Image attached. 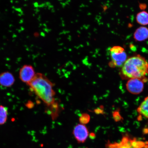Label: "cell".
I'll list each match as a JSON object with an SVG mask.
<instances>
[{
	"instance_id": "ba28073f",
	"label": "cell",
	"mask_w": 148,
	"mask_h": 148,
	"mask_svg": "<svg viewBox=\"0 0 148 148\" xmlns=\"http://www.w3.org/2000/svg\"><path fill=\"white\" fill-rule=\"evenodd\" d=\"M134 38L137 41H142L148 38V29L145 27H140L134 33Z\"/></svg>"
},
{
	"instance_id": "5b68a950",
	"label": "cell",
	"mask_w": 148,
	"mask_h": 148,
	"mask_svg": "<svg viewBox=\"0 0 148 148\" xmlns=\"http://www.w3.org/2000/svg\"><path fill=\"white\" fill-rule=\"evenodd\" d=\"M127 90L130 93L138 94L143 91L144 84L141 79H131L127 81L126 84Z\"/></svg>"
},
{
	"instance_id": "8fae6325",
	"label": "cell",
	"mask_w": 148,
	"mask_h": 148,
	"mask_svg": "<svg viewBox=\"0 0 148 148\" xmlns=\"http://www.w3.org/2000/svg\"><path fill=\"white\" fill-rule=\"evenodd\" d=\"M8 114V108L2 105H0V125L4 124L6 122Z\"/></svg>"
},
{
	"instance_id": "6da1fadb",
	"label": "cell",
	"mask_w": 148,
	"mask_h": 148,
	"mask_svg": "<svg viewBox=\"0 0 148 148\" xmlns=\"http://www.w3.org/2000/svg\"><path fill=\"white\" fill-rule=\"evenodd\" d=\"M27 85L47 106L52 119H56L58 116L60 108L55 99L53 83L43 74L38 73Z\"/></svg>"
},
{
	"instance_id": "8992f818",
	"label": "cell",
	"mask_w": 148,
	"mask_h": 148,
	"mask_svg": "<svg viewBox=\"0 0 148 148\" xmlns=\"http://www.w3.org/2000/svg\"><path fill=\"white\" fill-rule=\"evenodd\" d=\"M112 65L118 67H122L127 60V56L125 51L121 53L110 52Z\"/></svg>"
},
{
	"instance_id": "3957f363",
	"label": "cell",
	"mask_w": 148,
	"mask_h": 148,
	"mask_svg": "<svg viewBox=\"0 0 148 148\" xmlns=\"http://www.w3.org/2000/svg\"><path fill=\"white\" fill-rule=\"evenodd\" d=\"M73 134L74 138L78 143H84L88 138V129L85 125L79 124L74 127Z\"/></svg>"
},
{
	"instance_id": "52a82bcc",
	"label": "cell",
	"mask_w": 148,
	"mask_h": 148,
	"mask_svg": "<svg viewBox=\"0 0 148 148\" xmlns=\"http://www.w3.org/2000/svg\"><path fill=\"white\" fill-rule=\"evenodd\" d=\"M15 79L10 72H5L0 74V85L5 87H9L14 84Z\"/></svg>"
},
{
	"instance_id": "30bf717a",
	"label": "cell",
	"mask_w": 148,
	"mask_h": 148,
	"mask_svg": "<svg viewBox=\"0 0 148 148\" xmlns=\"http://www.w3.org/2000/svg\"><path fill=\"white\" fill-rule=\"evenodd\" d=\"M136 20L137 23L140 25H148V13L145 11L138 13L137 15Z\"/></svg>"
},
{
	"instance_id": "7a4b0ae2",
	"label": "cell",
	"mask_w": 148,
	"mask_h": 148,
	"mask_svg": "<svg viewBox=\"0 0 148 148\" xmlns=\"http://www.w3.org/2000/svg\"><path fill=\"white\" fill-rule=\"evenodd\" d=\"M148 69L145 59L137 55L127 59L122 67L121 73L127 78L142 79L147 73Z\"/></svg>"
},
{
	"instance_id": "7c38bea8",
	"label": "cell",
	"mask_w": 148,
	"mask_h": 148,
	"mask_svg": "<svg viewBox=\"0 0 148 148\" xmlns=\"http://www.w3.org/2000/svg\"><path fill=\"white\" fill-rule=\"evenodd\" d=\"M90 116L88 114L86 113H83L79 118V121L80 124L86 125L90 121Z\"/></svg>"
},
{
	"instance_id": "9c48e42d",
	"label": "cell",
	"mask_w": 148,
	"mask_h": 148,
	"mask_svg": "<svg viewBox=\"0 0 148 148\" xmlns=\"http://www.w3.org/2000/svg\"><path fill=\"white\" fill-rule=\"evenodd\" d=\"M137 111L139 113L148 119V96L138 107Z\"/></svg>"
},
{
	"instance_id": "5bb4252c",
	"label": "cell",
	"mask_w": 148,
	"mask_h": 148,
	"mask_svg": "<svg viewBox=\"0 0 148 148\" xmlns=\"http://www.w3.org/2000/svg\"><path fill=\"white\" fill-rule=\"evenodd\" d=\"M101 109L100 108H97L94 110L96 114H99L102 113V111H101Z\"/></svg>"
},
{
	"instance_id": "4fadbf2b",
	"label": "cell",
	"mask_w": 148,
	"mask_h": 148,
	"mask_svg": "<svg viewBox=\"0 0 148 148\" xmlns=\"http://www.w3.org/2000/svg\"><path fill=\"white\" fill-rule=\"evenodd\" d=\"M124 51L123 48L119 46H115L111 48L110 49V52L115 53H121Z\"/></svg>"
},
{
	"instance_id": "277c9868",
	"label": "cell",
	"mask_w": 148,
	"mask_h": 148,
	"mask_svg": "<svg viewBox=\"0 0 148 148\" xmlns=\"http://www.w3.org/2000/svg\"><path fill=\"white\" fill-rule=\"evenodd\" d=\"M36 75L34 68L30 65H25L20 70V79L27 84L32 80Z\"/></svg>"
}]
</instances>
